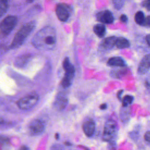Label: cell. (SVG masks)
<instances>
[{"label": "cell", "instance_id": "1", "mask_svg": "<svg viewBox=\"0 0 150 150\" xmlns=\"http://www.w3.org/2000/svg\"><path fill=\"white\" fill-rule=\"evenodd\" d=\"M56 42V31L50 26H46L39 30L32 39V44L36 48L43 50L53 49Z\"/></svg>", "mask_w": 150, "mask_h": 150}, {"label": "cell", "instance_id": "2", "mask_svg": "<svg viewBox=\"0 0 150 150\" xmlns=\"http://www.w3.org/2000/svg\"><path fill=\"white\" fill-rule=\"evenodd\" d=\"M35 26V23L34 22H30L24 25L15 35L11 47L15 49L22 45L29 34L32 32Z\"/></svg>", "mask_w": 150, "mask_h": 150}, {"label": "cell", "instance_id": "3", "mask_svg": "<svg viewBox=\"0 0 150 150\" xmlns=\"http://www.w3.org/2000/svg\"><path fill=\"white\" fill-rule=\"evenodd\" d=\"M117 134V124L113 119L108 120L104 127L103 140L111 142L115 141Z\"/></svg>", "mask_w": 150, "mask_h": 150}, {"label": "cell", "instance_id": "4", "mask_svg": "<svg viewBox=\"0 0 150 150\" xmlns=\"http://www.w3.org/2000/svg\"><path fill=\"white\" fill-rule=\"evenodd\" d=\"M63 67L65 70V73L61 81V84L63 87L67 88L72 83L73 79L74 76L75 69L74 66L70 63L68 57H65L64 59L63 62Z\"/></svg>", "mask_w": 150, "mask_h": 150}, {"label": "cell", "instance_id": "5", "mask_svg": "<svg viewBox=\"0 0 150 150\" xmlns=\"http://www.w3.org/2000/svg\"><path fill=\"white\" fill-rule=\"evenodd\" d=\"M39 100V96L36 93H31L25 96L17 101V105L19 108L23 110H28L35 106Z\"/></svg>", "mask_w": 150, "mask_h": 150}, {"label": "cell", "instance_id": "6", "mask_svg": "<svg viewBox=\"0 0 150 150\" xmlns=\"http://www.w3.org/2000/svg\"><path fill=\"white\" fill-rule=\"evenodd\" d=\"M17 23L15 16H8L4 19L0 23V32L3 35H8L14 29Z\"/></svg>", "mask_w": 150, "mask_h": 150}, {"label": "cell", "instance_id": "7", "mask_svg": "<svg viewBox=\"0 0 150 150\" xmlns=\"http://www.w3.org/2000/svg\"><path fill=\"white\" fill-rule=\"evenodd\" d=\"M45 123L40 120L36 119L30 122L28 126L29 133L32 135H39L45 131Z\"/></svg>", "mask_w": 150, "mask_h": 150}, {"label": "cell", "instance_id": "8", "mask_svg": "<svg viewBox=\"0 0 150 150\" xmlns=\"http://www.w3.org/2000/svg\"><path fill=\"white\" fill-rule=\"evenodd\" d=\"M97 20L101 23L110 24L114 22V16L109 10H104L98 12L96 15Z\"/></svg>", "mask_w": 150, "mask_h": 150}, {"label": "cell", "instance_id": "9", "mask_svg": "<svg viewBox=\"0 0 150 150\" xmlns=\"http://www.w3.org/2000/svg\"><path fill=\"white\" fill-rule=\"evenodd\" d=\"M68 6L64 4H58L56 8V13L58 19L62 22H66L69 18L70 14Z\"/></svg>", "mask_w": 150, "mask_h": 150}, {"label": "cell", "instance_id": "10", "mask_svg": "<svg viewBox=\"0 0 150 150\" xmlns=\"http://www.w3.org/2000/svg\"><path fill=\"white\" fill-rule=\"evenodd\" d=\"M150 69V54H146L141 60L138 67V73L139 74H144Z\"/></svg>", "mask_w": 150, "mask_h": 150}, {"label": "cell", "instance_id": "11", "mask_svg": "<svg viewBox=\"0 0 150 150\" xmlns=\"http://www.w3.org/2000/svg\"><path fill=\"white\" fill-rule=\"evenodd\" d=\"M82 128L85 135L88 137H91L95 132V122L93 120H87L84 122Z\"/></svg>", "mask_w": 150, "mask_h": 150}, {"label": "cell", "instance_id": "12", "mask_svg": "<svg viewBox=\"0 0 150 150\" xmlns=\"http://www.w3.org/2000/svg\"><path fill=\"white\" fill-rule=\"evenodd\" d=\"M68 103V99L64 94H59L54 103V107L57 110H63Z\"/></svg>", "mask_w": 150, "mask_h": 150}, {"label": "cell", "instance_id": "13", "mask_svg": "<svg viewBox=\"0 0 150 150\" xmlns=\"http://www.w3.org/2000/svg\"><path fill=\"white\" fill-rule=\"evenodd\" d=\"M117 38L115 36H110L104 38L101 41L100 47L103 50H108L111 49L115 45Z\"/></svg>", "mask_w": 150, "mask_h": 150}, {"label": "cell", "instance_id": "14", "mask_svg": "<svg viewBox=\"0 0 150 150\" xmlns=\"http://www.w3.org/2000/svg\"><path fill=\"white\" fill-rule=\"evenodd\" d=\"M130 73L129 70L127 68H118L111 70V71L110 73V75L111 77L114 79H122V77L126 76L127 75L129 74Z\"/></svg>", "mask_w": 150, "mask_h": 150}, {"label": "cell", "instance_id": "15", "mask_svg": "<svg viewBox=\"0 0 150 150\" xmlns=\"http://www.w3.org/2000/svg\"><path fill=\"white\" fill-rule=\"evenodd\" d=\"M107 64L112 67H125L126 63L125 60L121 57L114 56L110 57L107 61Z\"/></svg>", "mask_w": 150, "mask_h": 150}, {"label": "cell", "instance_id": "16", "mask_svg": "<svg viewBox=\"0 0 150 150\" xmlns=\"http://www.w3.org/2000/svg\"><path fill=\"white\" fill-rule=\"evenodd\" d=\"M93 31L99 38H103L106 33V28L104 24L98 23L94 26Z\"/></svg>", "mask_w": 150, "mask_h": 150}, {"label": "cell", "instance_id": "17", "mask_svg": "<svg viewBox=\"0 0 150 150\" xmlns=\"http://www.w3.org/2000/svg\"><path fill=\"white\" fill-rule=\"evenodd\" d=\"M115 46L118 49H125L129 47L130 43L127 39L122 37H120L117 38Z\"/></svg>", "mask_w": 150, "mask_h": 150}, {"label": "cell", "instance_id": "18", "mask_svg": "<svg viewBox=\"0 0 150 150\" xmlns=\"http://www.w3.org/2000/svg\"><path fill=\"white\" fill-rule=\"evenodd\" d=\"M134 19L137 23L142 25L145 19V15L144 12L141 11L137 12L134 16Z\"/></svg>", "mask_w": 150, "mask_h": 150}, {"label": "cell", "instance_id": "19", "mask_svg": "<svg viewBox=\"0 0 150 150\" xmlns=\"http://www.w3.org/2000/svg\"><path fill=\"white\" fill-rule=\"evenodd\" d=\"M129 115H130V112L129 110H127L126 109L125 110H122V111L120 112V119L121 121L124 124H126L128 122L129 119Z\"/></svg>", "mask_w": 150, "mask_h": 150}, {"label": "cell", "instance_id": "20", "mask_svg": "<svg viewBox=\"0 0 150 150\" xmlns=\"http://www.w3.org/2000/svg\"><path fill=\"white\" fill-rule=\"evenodd\" d=\"M8 6V1H0V18L6 12Z\"/></svg>", "mask_w": 150, "mask_h": 150}, {"label": "cell", "instance_id": "21", "mask_svg": "<svg viewBox=\"0 0 150 150\" xmlns=\"http://www.w3.org/2000/svg\"><path fill=\"white\" fill-rule=\"evenodd\" d=\"M134 100V97L131 95H126L122 98V105L123 107H127L131 104Z\"/></svg>", "mask_w": 150, "mask_h": 150}, {"label": "cell", "instance_id": "22", "mask_svg": "<svg viewBox=\"0 0 150 150\" xmlns=\"http://www.w3.org/2000/svg\"><path fill=\"white\" fill-rule=\"evenodd\" d=\"M124 2L125 1L122 0H114L112 1V4L114 8H115L117 10H120L123 7L124 5Z\"/></svg>", "mask_w": 150, "mask_h": 150}, {"label": "cell", "instance_id": "23", "mask_svg": "<svg viewBox=\"0 0 150 150\" xmlns=\"http://www.w3.org/2000/svg\"><path fill=\"white\" fill-rule=\"evenodd\" d=\"M9 144V140L8 137L5 136H0V145L1 147L8 146Z\"/></svg>", "mask_w": 150, "mask_h": 150}, {"label": "cell", "instance_id": "24", "mask_svg": "<svg viewBox=\"0 0 150 150\" xmlns=\"http://www.w3.org/2000/svg\"><path fill=\"white\" fill-rule=\"evenodd\" d=\"M142 25L144 26L150 27V15L147 16L145 18L144 23H142Z\"/></svg>", "mask_w": 150, "mask_h": 150}, {"label": "cell", "instance_id": "25", "mask_svg": "<svg viewBox=\"0 0 150 150\" xmlns=\"http://www.w3.org/2000/svg\"><path fill=\"white\" fill-rule=\"evenodd\" d=\"M142 5L146 8L148 11H150V0L144 1L142 2Z\"/></svg>", "mask_w": 150, "mask_h": 150}, {"label": "cell", "instance_id": "26", "mask_svg": "<svg viewBox=\"0 0 150 150\" xmlns=\"http://www.w3.org/2000/svg\"><path fill=\"white\" fill-rule=\"evenodd\" d=\"M144 139L148 142H150V131H146L144 134Z\"/></svg>", "mask_w": 150, "mask_h": 150}, {"label": "cell", "instance_id": "27", "mask_svg": "<svg viewBox=\"0 0 150 150\" xmlns=\"http://www.w3.org/2000/svg\"><path fill=\"white\" fill-rule=\"evenodd\" d=\"M120 20L121 22H122L123 23H126L128 21V18L126 15L122 14L120 17Z\"/></svg>", "mask_w": 150, "mask_h": 150}, {"label": "cell", "instance_id": "28", "mask_svg": "<svg viewBox=\"0 0 150 150\" xmlns=\"http://www.w3.org/2000/svg\"><path fill=\"white\" fill-rule=\"evenodd\" d=\"M123 91H124L123 90H120L118 91V92L117 93V97L118 98V100H120V101L122 100V99H121L122 98H121V95H122V93H123Z\"/></svg>", "mask_w": 150, "mask_h": 150}, {"label": "cell", "instance_id": "29", "mask_svg": "<svg viewBox=\"0 0 150 150\" xmlns=\"http://www.w3.org/2000/svg\"><path fill=\"white\" fill-rule=\"evenodd\" d=\"M145 39H146V41L148 45L150 46V34H148L146 36Z\"/></svg>", "mask_w": 150, "mask_h": 150}, {"label": "cell", "instance_id": "30", "mask_svg": "<svg viewBox=\"0 0 150 150\" xmlns=\"http://www.w3.org/2000/svg\"><path fill=\"white\" fill-rule=\"evenodd\" d=\"M107 107V105L105 103H103L100 105V108L101 110H105Z\"/></svg>", "mask_w": 150, "mask_h": 150}, {"label": "cell", "instance_id": "31", "mask_svg": "<svg viewBox=\"0 0 150 150\" xmlns=\"http://www.w3.org/2000/svg\"><path fill=\"white\" fill-rule=\"evenodd\" d=\"M19 150H30V148L25 145H23L22 146H21V148H19Z\"/></svg>", "mask_w": 150, "mask_h": 150}, {"label": "cell", "instance_id": "32", "mask_svg": "<svg viewBox=\"0 0 150 150\" xmlns=\"http://www.w3.org/2000/svg\"><path fill=\"white\" fill-rule=\"evenodd\" d=\"M79 147H80L81 148L83 149L84 150H90V149H89L88 148H87V147H86V146H83V145H79Z\"/></svg>", "mask_w": 150, "mask_h": 150}, {"label": "cell", "instance_id": "33", "mask_svg": "<svg viewBox=\"0 0 150 150\" xmlns=\"http://www.w3.org/2000/svg\"><path fill=\"white\" fill-rule=\"evenodd\" d=\"M55 138L56 139H58L59 138V134H55Z\"/></svg>", "mask_w": 150, "mask_h": 150}, {"label": "cell", "instance_id": "34", "mask_svg": "<svg viewBox=\"0 0 150 150\" xmlns=\"http://www.w3.org/2000/svg\"><path fill=\"white\" fill-rule=\"evenodd\" d=\"M64 144H65L66 145H71V144H70V142H66Z\"/></svg>", "mask_w": 150, "mask_h": 150}, {"label": "cell", "instance_id": "35", "mask_svg": "<svg viewBox=\"0 0 150 150\" xmlns=\"http://www.w3.org/2000/svg\"><path fill=\"white\" fill-rule=\"evenodd\" d=\"M2 122H3V120L0 117V124H1Z\"/></svg>", "mask_w": 150, "mask_h": 150}]
</instances>
